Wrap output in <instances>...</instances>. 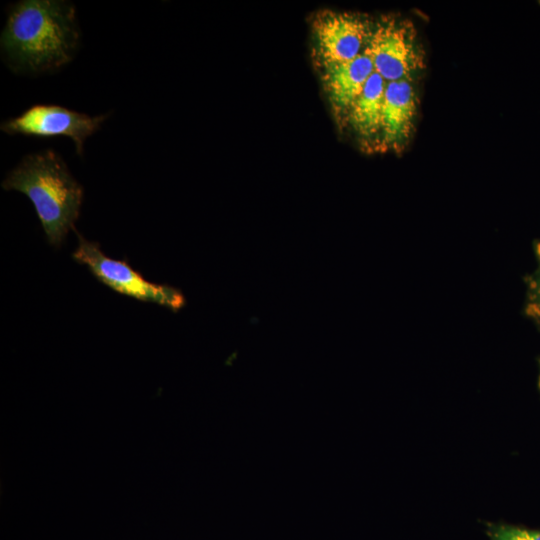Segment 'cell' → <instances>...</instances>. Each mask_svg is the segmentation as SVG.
I'll list each match as a JSON object with an SVG mask.
<instances>
[{
    "label": "cell",
    "mask_w": 540,
    "mask_h": 540,
    "mask_svg": "<svg viewBox=\"0 0 540 540\" xmlns=\"http://www.w3.org/2000/svg\"><path fill=\"white\" fill-rule=\"evenodd\" d=\"M364 53L387 83L412 81L424 69V52L414 26L407 20L390 18L376 24Z\"/></svg>",
    "instance_id": "277c9868"
},
{
    "label": "cell",
    "mask_w": 540,
    "mask_h": 540,
    "mask_svg": "<svg viewBox=\"0 0 540 540\" xmlns=\"http://www.w3.org/2000/svg\"><path fill=\"white\" fill-rule=\"evenodd\" d=\"M313 29L319 55L327 66L363 54L372 27L357 14L325 11L316 17Z\"/></svg>",
    "instance_id": "8992f818"
},
{
    "label": "cell",
    "mask_w": 540,
    "mask_h": 540,
    "mask_svg": "<svg viewBox=\"0 0 540 540\" xmlns=\"http://www.w3.org/2000/svg\"><path fill=\"white\" fill-rule=\"evenodd\" d=\"M109 114L91 116L54 104H35L22 114L1 123V131L9 135L70 138L78 156L84 152L88 137L97 132Z\"/></svg>",
    "instance_id": "5b68a950"
},
{
    "label": "cell",
    "mask_w": 540,
    "mask_h": 540,
    "mask_svg": "<svg viewBox=\"0 0 540 540\" xmlns=\"http://www.w3.org/2000/svg\"><path fill=\"white\" fill-rule=\"evenodd\" d=\"M482 527L489 540H540L537 528L504 521H483Z\"/></svg>",
    "instance_id": "8fae6325"
},
{
    "label": "cell",
    "mask_w": 540,
    "mask_h": 540,
    "mask_svg": "<svg viewBox=\"0 0 540 540\" xmlns=\"http://www.w3.org/2000/svg\"><path fill=\"white\" fill-rule=\"evenodd\" d=\"M386 84L387 82L374 71L348 110L352 128L364 139L381 137Z\"/></svg>",
    "instance_id": "9c48e42d"
},
{
    "label": "cell",
    "mask_w": 540,
    "mask_h": 540,
    "mask_svg": "<svg viewBox=\"0 0 540 540\" xmlns=\"http://www.w3.org/2000/svg\"><path fill=\"white\" fill-rule=\"evenodd\" d=\"M80 42L75 6L65 0H22L8 10L2 57L16 71L53 72L72 61Z\"/></svg>",
    "instance_id": "6da1fadb"
},
{
    "label": "cell",
    "mask_w": 540,
    "mask_h": 540,
    "mask_svg": "<svg viewBox=\"0 0 540 540\" xmlns=\"http://www.w3.org/2000/svg\"><path fill=\"white\" fill-rule=\"evenodd\" d=\"M2 188L19 191L29 198L51 245H61L74 229L83 188L55 151L46 149L24 156L3 180Z\"/></svg>",
    "instance_id": "7a4b0ae2"
},
{
    "label": "cell",
    "mask_w": 540,
    "mask_h": 540,
    "mask_svg": "<svg viewBox=\"0 0 540 540\" xmlns=\"http://www.w3.org/2000/svg\"><path fill=\"white\" fill-rule=\"evenodd\" d=\"M537 386L540 393V357L538 359V378H537Z\"/></svg>",
    "instance_id": "7c38bea8"
},
{
    "label": "cell",
    "mask_w": 540,
    "mask_h": 540,
    "mask_svg": "<svg viewBox=\"0 0 540 540\" xmlns=\"http://www.w3.org/2000/svg\"><path fill=\"white\" fill-rule=\"evenodd\" d=\"M417 93L412 81L388 82L382 115V143L391 149L402 148L409 140L417 114Z\"/></svg>",
    "instance_id": "52a82bcc"
},
{
    "label": "cell",
    "mask_w": 540,
    "mask_h": 540,
    "mask_svg": "<svg viewBox=\"0 0 540 540\" xmlns=\"http://www.w3.org/2000/svg\"><path fill=\"white\" fill-rule=\"evenodd\" d=\"M533 248L535 267L525 277L524 312L540 330V240L535 241Z\"/></svg>",
    "instance_id": "30bf717a"
},
{
    "label": "cell",
    "mask_w": 540,
    "mask_h": 540,
    "mask_svg": "<svg viewBox=\"0 0 540 540\" xmlns=\"http://www.w3.org/2000/svg\"><path fill=\"white\" fill-rule=\"evenodd\" d=\"M374 71L365 53L350 61L325 66L324 84L333 107L348 112Z\"/></svg>",
    "instance_id": "ba28073f"
},
{
    "label": "cell",
    "mask_w": 540,
    "mask_h": 540,
    "mask_svg": "<svg viewBox=\"0 0 540 540\" xmlns=\"http://www.w3.org/2000/svg\"><path fill=\"white\" fill-rule=\"evenodd\" d=\"M73 258L77 263L85 265L101 283L119 294L155 303L174 312L181 310L186 304V299L179 289L146 280L125 260L106 256L98 243L88 241L80 234Z\"/></svg>",
    "instance_id": "3957f363"
}]
</instances>
